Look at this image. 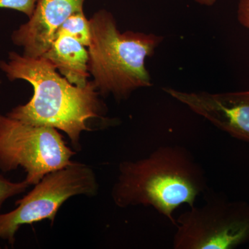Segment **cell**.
I'll use <instances>...</instances> for the list:
<instances>
[{
    "mask_svg": "<svg viewBox=\"0 0 249 249\" xmlns=\"http://www.w3.org/2000/svg\"><path fill=\"white\" fill-rule=\"evenodd\" d=\"M42 57L52 62L71 84L85 87L89 82V53L84 45L73 37L56 36Z\"/></svg>",
    "mask_w": 249,
    "mask_h": 249,
    "instance_id": "obj_9",
    "label": "cell"
},
{
    "mask_svg": "<svg viewBox=\"0 0 249 249\" xmlns=\"http://www.w3.org/2000/svg\"><path fill=\"white\" fill-rule=\"evenodd\" d=\"M89 23L88 67L98 92L121 100L139 88L152 86L145 60L155 53L163 37L130 31L121 33L115 19L106 10L96 12Z\"/></svg>",
    "mask_w": 249,
    "mask_h": 249,
    "instance_id": "obj_3",
    "label": "cell"
},
{
    "mask_svg": "<svg viewBox=\"0 0 249 249\" xmlns=\"http://www.w3.org/2000/svg\"><path fill=\"white\" fill-rule=\"evenodd\" d=\"M163 91L233 138L249 142V91L212 93Z\"/></svg>",
    "mask_w": 249,
    "mask_h": 249,
    "instance_id": "obj_7",
    "label": "cell"
},
{
    "mask_svg": "<svg viewBox=\"0 0 249 249\" xmlns=\"http://www.w3.org/2000/svg\"><path fill=\"white\" fill-rule=\"evenodd\" d=\"M37 0H0V8L16 10L30 18L35 9Z\"/></svg>",
    "mask_w": 249,
    "mask_h": 249,
    "instance_id": "obj_12",
    "label": "cell"
},
{
    "mask_svg": "<svg viewBox=\"0 0 249 249\" xmlns=\"http://www.w3.org/2000/svg\"><path fill=\"white\" fill-rule=\"evenodd\" d=\"M29 186L25 180L15 182L0 175V211L8 199L24 193Z\"/></svg>",
    "mask_w": 249,
    "mask_h": 249,
    "instance_id": "obj_11",
    "label": "cell"
},
{
    "mask_svg": "<svg viewBox=\"0 0 249 249\" xmlns=\"http://www.w3.org/2000/svg\"><path fill=\"white\" fill-rule=\"evenodd\" d=\"M194 1L203 6H211L215 4L217 0H194Z\"/></svg>",
    "mask_w": 249,
    "mask_h": 249,
    "instance_id": "obj_14",
    "label": "cell"
},
{
    "mask_svg": "<svg viewBox=\"0 0 249 249\" xmlns=\"http://www.w3.org/2000/svg\"><path fill=\"white\" fill-rule=\"evenodd\" d=\"M0 70L11 81L26 80L34 88L30 101L13 108L6 115L24 124L61 130L76 150L81 147V134L91 131L87 122L104 119V106L94 83L89 81L85 87L71 84L45 57L9 52L7 60H0Z\"/></svg>",
    "mask_w": 249,
    "mask_h": 249,
    "instance_id": "obj_1",
    "label": "cell"
},
{
    "mask_svg": "<svg viewBox=\"0 0 249 249\" xmlns=\"http://www.w3.org/2000/svg\"><path fill=\"white\" fill-rule=\"evenodd\" d=\"M237 19L249 30V0H240L237 8Z\"/></svg>",
    "mask_w": 249,
    "mask_h": 249,
    "instance_id": "obj_13",
    "label": "cell"
},
{
    "mask_svg": "<svg viewBox=\"0 0 249 249\" xmlns=\"http://www.w3.org/2000/svg\"><path fill=\"white\" fill-rule=\"evenodd\" d=\"M207 191L204 168L186 147L164 145L137 160L120 163L111 197L120 208L151 206L174 226L175 210L195 206Z\"/></svg>",
    "mask_w": 249,
    "mask_h": 249,
    "instance_id": "obj_2",
    "label": "cell"
},
{
    "mask_svg": "<svg viewBox=\"0 0 249 249\" xmlns=\"http://www.w3.org/2000/svg\"><path fill=\"white\" fill-rule=\"evenodd\" d=\"M85 0H37L29 21L15 30L11 40L22 47L23 55L42 57L55 39L62 23L72 14L83 11Z\"/></svg>",
    "mask_w": 249,
    "mask_h": 249,
    "instance_id": "obj_8",
    "label": "cell"
},
{
    "mask_svg": "<svg viewBox=\"0 0 249 249\" xmlns=\"http://www.w3.org/2000/svg\"><path fill=\"white\" fill-rule=\"evenodd\" d=\"M176 219L175 249H233L249 242V204L206 195Z\"/></svg>",
    "mask_w": 249,
    "mask_h": 249,
    "instance_id": "obj_6",
    "label": "cell"
},
{
    "mask_svg": "<svg viewBox=\"0 0 249 249\" xmlns=\"http://www.w3.org/2000/svg\"><path fill=\"white\" fill-rule=\"evenodd\" d=\"M57 129L33 125L0 114V170L9 173L19 167L25 181L35 186L47 174L64 168L76 155Z\"/></svg>",
    "mask_w": 249,
    "mask_h": 249,
    "instance_id": "obj_4",
    "label": "cell"
},
{
    "mask_svg": "<svg viewBox=\"0 0 249 249\" xmlns=\"http://www.w3.org/2000/svg\"><path fill=\"white\" fill-rule=\"evenodd\" d=\"M60 35L70 36L85 47H89L91 28L89 20L85 17L83 11L72 14L62 23L55 34V37Z\"/></svg>",
    "mask_w": 249,
    "mask_h": 249,
    "instance_id": "obj_10",
    "label": "cell"
},
{
    "mask_svg": "<svg viewBox=\"0 0 249 249\" xmlns=\"http://www.w3.org/2000/svg\"><path fill=\"white\" fill-rule=\"evenodd\" d=\"M34 186L27 196L16 201L17 208L0 213V239L7 241L11 247L22 226L45 219L53 225L64 203L74 196H96L99 188L92 168L76 161L47 174Z\"/></svg>",
    "mask_w": 249,
    "mask_h": 249,
    "instance_id": "obj_5",
    "label": "cell"
}]
</instances>
